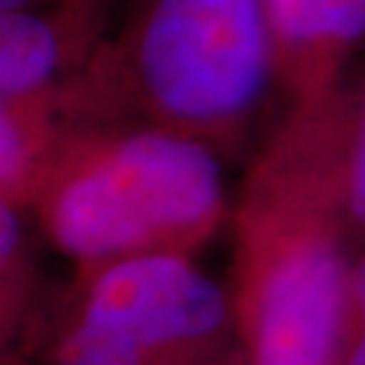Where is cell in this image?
Listing matches in <instances>:
<instances>
[{
	"mask_svg": "<svg viewBox=\"0 0 365 365\" xmlns=\"http://www.w3.org/2000/svg\"><path fill=\"white\" fill-rule=\"evenodd\" d=\"M143 351L123 334L83 320L64 339L57 365H143Z\"/></svg>",
	"mask_w": 365,
	"mask_h": 365,
	"instance_id": "ba28073f",
	"label": "cell"
},
{
	"mask_svg": "<svg viewBox=\"0 0 365 365\" xmlns=\"http://www.w3.org/2000/svg\"><path fill=\"white\" fill-rule=\"evenodd\" d=\"M292 105L311 116L341 218L365 230V50L327 93Z\"/></svg>",
	"mask_w": 365,
	"mask_h": 365,
	"instance_id": "8992f818",
	"label": "cell"
},
{
	"mask_svg": "<svg viewBox=\"0 0 365 365\" xmlns=\"http://www.w3.org/2000/svg\"><path fill=\"white\" fill-rule=\"evenodd\" d=\"M57 100L0 102V187L3 202L34 200L62 140Z\"/></svg>",
	"mask_w": 365,
	"mask_h": 365,
	"instance_id": "52a82bcc",
	"label": "cell"
},
{
	"mask_svg": "<svg viewBox=\"0 0 365 365\" xmlns=\"http://www.w3.org/2000/svg\"><path fill=\"white\" fill-rule=\"evenodd\" d=\"M223 318L221 287L180 252L133 254L98 266L83 304V320L140 349L204 337Z\"/></svg>",
	"mask_w": 365,
	"mask_h": 365,
	"instance_id": "3957f363",
	"label": "cell"
},
{
	"mask_svg": "<svg viewBox=\"0 0 365 365\" xmlns=\"http://www.w3.org/2000/svg\"><path fill=\"white\" fill-rule=\"evenodd\" d=\"M114 12L91 0H57L0 12V102L57 100L81 74Z\"/></svg>",
	"mask_w": 365,
	"mask_h": 365,
	"instance_id": "277c9868",
	"label": "cell"
},
{
	"mask_svg": "<svg viewBox=\"0 0 365 365\" xmlns=\"http://www.w3.org/2000/svg\"><path fill=\"white\" fill-rule=\"evenodd\" d=\"M34 200L50 240L83 264L185 254L223 214L221 152L152 123H64Z\"/></svg>",
	"mask_w": 365,
	"mask_h": 365,
	"instance_id": "7a4b0ae2",
	"label": "cell"
},
{
	"mask_svg": "<svg viewBox=\"0 0 365 365\" xmlns=\"http://www.w3.org/2000/svg\"><path fill=\"white\" fill-rule=\"evenodd\" d=\"M349 294H351V302L359 309L361 318L365 320V254L351 266V277H349ZM349 365H365V330L361 334L359 344H356Z\"/></svg>",
	"mask_w": 365,
	"mask_h": 365,
	"instance_id": "9c48e42d",
	"label": "cell"
},
{
	"mask_svg": "<svg viewBox=\"0 0 365 365\" xmlns=\"http://www.w3.org/2000/svg\"><path fill=\"white\" fill-rule=\"evenodd\" d=\"M287 105L327 93L365 50V0H266Z\"/></svg>",
	"mask_w": 365,
	"mask_h": 365,
	"instance_id": "5b68a950",
	"label": "cell"
},
{
	"mask_svg": "<svg viewBox=\"0 0 365 365\" xmlns=\"http://www.w3.org/2000/svg\"><path fill=\"white\" fill-rule=\"evenodd\" d=\"M282 95L266 0H121L57 95L64 123L135 121L235 148Z\"/></svg>",
	"mask_w": 365,
	"mask_h": 365,
	"instance_id": "6da1fadb",
	"label": "cell"
},
{
	"mask_svg": "<svg viewBox=\"0 0 365 365\" xmlns=\"http://www.w3.org/2000/svg\"><path fill=\"white\" fill-rule=\"evenodd\" d=\"M91 3H98V5H102V7H107L109 12H114V14H116V7H119L121 0H91Z\"/></svg>",
	"mask_w": 365,
	"mask_h": 365,
	"instance_id": "30bf717a",
	"label": "cell"
}]
</instances>
